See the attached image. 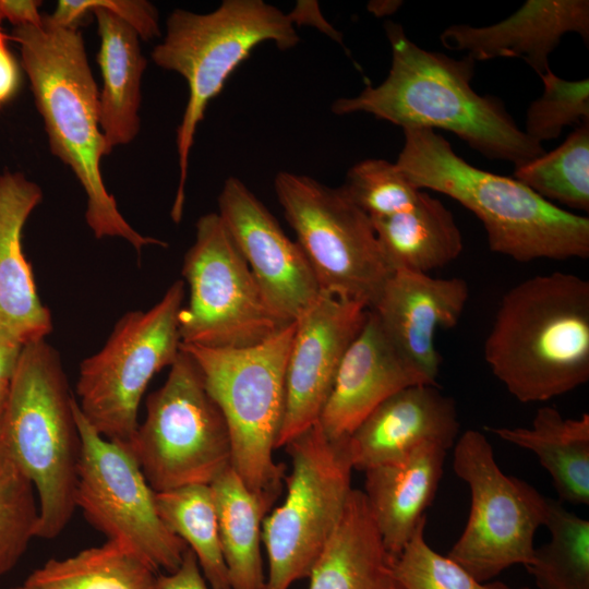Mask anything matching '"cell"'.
Masks as SVG:
<instances>
[{
    "instance_id": "6da1fadb",
    "label": "cell",
    "mask_w": 589,
    "mask_h": 589,
    "mask_svg": "<svg viewBox=\"0 0 589 589\" xmlns=\"http://www.w3.org/2000/svg\"><path fill=\"white\" fill-rule=\"evenodd\" d=\"M392 64L378 85L368 84L356 97L338 98L336 115L365 112L404 128L443 129L453 132L490 159L520 166L545 153L491 95L471 87L476 60L455 59L425 50L410 40L404 27L385 23Z\"/></svg>"
},
{
    "instance_id": "7a4b0ae2",
    "label": "cell",
    "mask_w": 589,
    "mask_h": 589,
    "mask_svg": "<svg viewBox=\"0 0 589 589\" xmlns=\"http://www.w3.org/2000/svg\"><path fill=\"white\" fill-rule=\"evenodd\" d=\"M9 38L20 47L50 151L70 167L86 194L85 219L94 236L122 238L137 252L147 245L167 247L137 232L106 189L100 160L110 153L99 127L98 88L79 28L59 25L44 14L40 25L13 27Z\"/></svg>"
},
{
    "instance_id": "3957f363",
    "label": "cell",
    "mask_w": 589,
    "mask_h": 589,
    "mask_svg": "<svg viewBox=\"0 0 589 589\" xmlns=\"http://www.w3.org/2000/svg\"><path fill=\"white\" fill-rule=\"evenodd\" d=\"M396 165L418 190L445 194L482 223L489 249L520 263L589 257V219L551 203L515 178L479 169L434 130L404 128Z\"/></svg>"
},
{
    "instance_id": "277c9868",
    "label": "cell",
    "mask_w": 589,
    "mask_h": 589,
    "mask_svg": "<svg viewBox=\"0 0 589 589\" xmlns=\"http://www.w3.org/2000/svg\"><path fill=\"white\" fill-rule=\"evenodd\" d=\"M493 375L520 402H540L589 381V281L554 272L503 296L484 342Z\"/></svg>"
},
{
    "instance_id": "5b68a950",
    "label": "cell",
    "mask_w": 589,
    "mask_h": 589,
    "mask_svg": "<svg viewBox=\"0 0 589 589\" xmlns=\"http://www.w3.org/2000/svg\"><path fill=\"white\" fill-rule=\"evenodd\" d=\"M59 352L46 339L24 346L9 383L0 438L34 484L36 538L51 540L75 507L81 437Z\"/></svg>"
},
{
    "instance_id": "8992f818",
    "label": "cell",
    "mask_w": 589,
    "mask_h": 589,
    "mask_svg": "<svg viewBox=\"0 0 589 589\" xmlns=\"http://www.w3.org/2000/svg\"><path fill=\"white\" fill-rule=\"evenodd\" d=\"M291 15L263 0H225L214 11L177 9L166 22V34L151 53L161 69L180 74L189 98L177 130L179 183L171 218L180 223L185 199L190 152L209 101L228 77L262 43L281 50L300 40Z\"/></svg>"
},
{
    "instance_id": "52a82bcc",
    "label": "cell",
    "mask_w": 589,
    "mask_h": 589,
    "mask_svg": "<svg viewBox=\"0 0 589 589\" xmlns=\"http://www.w3.org/2000/svg\"><path fill=\"white\" fill-rule=\"evenodd\" d=\"M294 322L251 347L182 345L229 430L231 467L254 493L280 495L285 466L273 457L285 409V380Z\"/></svg>"
},
{
    "instance_id": "ba28073f",
    "label": "cell",
    "mask_w": 589,
    "mask_h": 589,
    "mask_svg": "<svg viewBox=\"0 0 589 589\" xmlns=\"http://www.w3.org/2000/svg\"><path fill=\"white\" fill-rule=\"evenodd\" d=\"M291 471L284 503L262 524L268 556L263 589H289L309 578L344 515L352 491L348 437L329 438L318 421L289 441Z\"/></svg>"
},
{
    "instance_id": "9c48e42d",
    "label": "cell",
    "mask_w": 589,
    "mask_h": 589,
    "mask_svg": "<svg viewBox=\"0 0 589 589\" xmlns=\"http://www.w3.org/2000/svg\"><path fill=\"white\" fill-rule=\"evenodd\" d=\"M184 285L182 279L172 283L147 311L124 313L103 348L81 362L75 399L105 438L129 447L149 381L178 357Z\"/></svg>"
},
{
    "instance_id": "30bf717a",
    "label": "cell",
    "mask_w": 589,
    "mask_h": 589,
    "mask_svg": "<svg viewBox=\"0 0 589 589\" xmlns=\"http://www.w3.org/2000/svg\"><path fill=\"white\" fill-rule=\"evenodd\" d=\"M129 449L155 492L211 484L231 466L227 422L182 349L165 383L148 395L146 418Z\"/></svg>"
},
{
    "instance_id": "8fae6325",
    "label": "cell",
    "mask_w": 589,
    "mask_h": 589,
    "mask_svg": "<svg viewBox=\"0 0 589 589\" xmlns=\"http://www.w3.org/2000/svg\"><path fill=\"white\" fill-rule=\"evenodd\" d=\"M274 189L321 291L373 308L393 272L370 216L342 187L308 176L280 171Z\"/></svg>"
},
{
    "instance_id": "7c38bea8",
    "label": "cell",
    "mask_w": 589,
    "mask_h": 589,
    "mask_svg": "<svg viewBox=\"0 0 589 589\" xmlns=\"http://www.w3.org/2000/svg\"><path fill=\"white\" fill-rule=\"evenodd\" d=\"M182 276L190 293L179 313L182 345L245 348L289 325L266 300L218 213L196 221Z\"/></svg>"
},
{
    "instance_id": "4fadbf2b",
    "label": "cell",
    "mask_w": 589,
    "mask_h": 589,
    "mask_svg": "<svg viewBox=\"0 0 589 589\" xmlns=\"http://www.w3.org/2000/svg\"><path fill=\"white\" fill-rule=\"evenodd\" d=\"M453 447V469L469 486L470 512L447 556L481 582L513 565L530 566L534 534L546 517V497L505 474L481 432L465 431Z\"/></svg>"
},
{
    "instance_id": "5bb4252c",
    "label": "cell",
    "mask_w": 589,
    "mask_h": 589,
    "mask_svg": "<svg viewBox=\"0 0 589 589\" xmlns=\"http://www.w3.org/2000/svg\"><path fill=\"white\" fill-rule=\"evenodd\" d=\"M73 407L81 437L75 507L107 540L129 546L157 570L175 572L188 545L160 519L155 491L132 452L101 436L76 399Z\"/></svg>"
},
{
    "instance_id": "9a60e30c",
    "label": "cell",
    "mask_w": 589,
    "mask_h": 589,
    "mask_svg": "<svg viewBox=\"0 0 589 589\" xmlns=\"http://www.w3.org/2000/svg\"><path fill=\"white\" fill-rule=\"evenodd\" d=\"M368 311L360 302L322 291L294 322L276 448L318 421L341 360L363 326Z\"/></svg>"
},
{
    "instance_id": "2e32d148",
    "label": "cell",
    "mask_w": 589,
    "mask_h": 589,
    "mask_svg": "<svg viewBox=\"0 0 589 589\" xmlns=\"http://www.w3.org/2000/svg\"><path fill=\"white\" fill-rule=\"evenodd\" d=\"M218 208L271 306L286 323L296 322L322 292L298 242L236 177L226 179Z\"/></svg>"
},
{
    "instance_id": "e0dca14e",
    "label": "cell",
    "mask_w": 589,
    "mask_h": 589,
    "mask_svg": "<svg viewBox=\"0 0 589 589\" xmlns=\"http://www.w3.org/2000/svg\"><path fill=\"white\" fill-rule=\"evenodd\" d=\"M469 297L459 277L435 278L429 274L395 271L371 308L400 353L433 385L441 357L438 330L457 325Z\"/></svg>"
},
{
    "instance_id": "ac0fdd59",
    "label": "cell",
    "mask_w": 589,
    "mask_h": 589,
    "mask_svg": "<svg viewBox=\"0 0 589 589\" xmlns=\"http://www.w3.org/2000/svg\"><path fill=\"white\" fill-rule=\"evenodd\" d=\"M418 384L430 383L400 353L369 309L341 360L318 423L329 438H347L386 398Z\"/></svg>"
},
{
    "instance_id": "d6986e66",
    "label": "cell",
    "mask_w": 589,
    "mask_h": 589,
    "mask_svg": "<svg viewBox=\"0 0 589 589\" xmlns=\"http://www.w3.org/2000/svg\"><path fill=\"white\" fill-rule=\"evenodd\" d=\"M88 13L95 14L100 40L99 127L111 153L113 147L132 142L139 133L141 79L146 59L137 32L109 8L107 0H60L49 16L59 25L79 27Z\"/></svg>"
},
{
    "instance_id": "ffe728a7",
    "label": "cell",
    "mask_w": 589,
    "mask_h": 589,
    "mask_svg": "<svg viewBox=\"0 0 589 589\" xmlns=\"http://www.w3.org/2000/svg\"><path fill=\"white\" fill-rule=\"evenodd\" d=\"M459 429L454 398L437 385L408 386L381 402L350 434V461L353 469L364 472L395 461L424 443L448 450Z\"/></svg>"
},
{
    "instance_id": "44dd1931",
    "label": "cell",
    "mask_w": 589,
    "mask_h": 589,
    "mask_svg": "<svg viewBox=\"0 0 589 589\" xmlns=\"http://www.w3.org/2000/svg\"><path fill=\"white\" fill-rule=\"evenodd\" d=\"M567 33H577L588 46V0H528L489 26L450 25L440 40L447 49L467 51L476 61L520 58L541 76L550 69V53Z\"/></svg>"
},
{
    "instance_id": "7402d4cb",
    "label": "cell",
    "mask_w": 589,
    "mask_h": 589,
    "mask_svg": "<svg viewBox=\"0 0 589 589\" xmlns=\"http://www.w3.org/2000/svg\"><path fill=\"white\" fill-rule=\"evenodd\" d=\"M41 200L40 187L23 173H0V329L23 345L52 330L22 247L23 228Z\"/></svg>"
},
{
    "instance_id": "603a6c76",
    "label": "cell",
    "mask_w": 589,
    "mask_h": 589,
    "mask_svg": "<svg viewBox=\"0 0 589 589\" xmlns=\"http://www.w3.org/2000/svg\"><path fill=\"white\" fill-rule=\"evenodd\" d=\"M447 450L424 443L401 458L364 471V496L386 551L397 557L438 489Z\"/></svg>"
},
{
    "instance_id": "cb8c5ba5",
    "label": "cell",
    "mask_w": 589,
    "mask_h": 589,
    "mask_svg": "<svg viewBox=\"0 0 589 589\" xmlns=\"http://www.w3.org/2000/svg\"><path fill=\"white\" fill-rule=\"evenodd\" d=\"M363 491L352 489L344 515L309 579V589H397Z\"/></svg>"
},
{
    "instance_id": "d4e9b609",
    "label": "cell",
    "mask_w": 589,
    "mask_h": 589,
    "mask_svg": "<svg viewBox=\"0 0 589 589\" xmlns=\"http://www.w3.org/2000/svg\"><path fill=\"white\" fill-rule=\"evenodd\" d=\"M371 221L392 272L429 274L455 261L464 249L454 214L423 191L409 211Z\"/></svg>"
},
{
    "instance_id": "484cf974",
    "label": "cell",
    "mask_w": 589,
    "mask_h": 589,
    "mask_svg": "<svg viewBox=\"0 0 589 589\" xmlns=\"http://www.w3.org/2000/svg\"><path fill=\"white\" fill-rule=\"evenodd\" d=\"M502 440L536 454L561 501L589 504V414L564 418L551 406L537 410L531 428H490Z\"/></svg>"
},
{
    "instance_id": "4316f807",
    "label": "cell",
    "mask_w": 589,
    "mask_h": 589,
    "mask_svg": "<svg viewBox=\"0 0 589 589\" xmlns=\"http://www.w3.org/2000/svg\"><path fill=\"white\" fill-rule=\"evenodd\" d=\"M209 485L231 589H263L262 524L275 501L252 492L231 466Z\"/></svg>"
},
{
    "instance_id": "83f0119b",
    "label": "cell",
    "mask_w": 589,
    "mask_h": 589,
    "mask_svg": "<svg viewBox=\"0 0 589 589\" xmlns=\"http://www.w3.org/2000/svg\"><path fill=\"white\" fill-rule=\"evenodd\" d=\"M158 570L129 546L107 540L50 558L22 582L29 589H156Z\"/></svg>"
},
{
    "instance_id": "f1b7e54d",
    "label": "cell",
    "mask_w": 589,
    "mask_h": 589,
    "mask_svg": "<svg viewBox=\"0 0 589 589\" xmlns=\"http://www.w3.org/2000/svg\"><path fill=\"white\" fill-rule=\"evenodd\" d=\"M158 515L191 549L212 589H231L223 556L218 518L209 484L155 492Z\"/></svg>"
},
{
    "instance_id": "f546056e",
    "label": "cell",
    "mask_w": 589,
    "mask_h": 589,
    "mask_svg": "<svg viewBox=\"0 0 589 589\" xmlns=\"http://www.w3.org/2000/svg\"><path fill=\"white\" fill-rule=\"evenodd\" d=\"M544 526L551 539L526 567L539 589H589V520L546 497Z\"/></svg>"
},
{
    "instance_id": "4dcf8cb0",
    "label": "cell",
    "mask_w": 589,
    "mask_h": 589,
    "mask_svg": "<svg viewBox=\"0 0 589 589\" xmlns=\"http://www.w3.org/2000/svg\"><path fill=\"white\" fill-rule=\"evenodd\" d=\"M514 178L542 199L589 212V121L555 149L515 167Z\"/></svg>"
},
{
    "instance_id": "1f68e13d",
    "label": "cell",
    "mask_w": 589,
    "mask_h": 589,
    "mask_svg": "<svg viewBox=\"0 0 589 589\" xmlns=\"http://www.w3.org/2000/svg\"><path fill=\"white\" fill-rule=\"evenodd\" d=\"M38 517L34 484L0 438V578L14 568L36 538Z\"/></svg>"
},
{
    "instance_id": "d6a6232c",
    "label": "cell",
    "mask_w": 589,
    "mask_h": 589,
    "mask_svg": "<svg viewBox=\"0 0 589 589\" xmlns=\"http://www.w3.org/2000/svg\"><path fill=\"white\" fill-rule=\"evenodd\" d=\"M424 519L401 553L393 575L402 589H510L502 581L481 582L457 562L435 552L426 542Z\"/></svg>"
},
{
    "instance_id": "836d02e7",
    "label": "cell",
    "mask_w": 589,
    "mask_h": 589,
    "mask_svg": "<svg viewBox=\"0 0 589 589\" xmlns=\"http://www.w3.org/2000/svg\"><path fill=\"white\" fill-rule=\"evenodd\" d=\"M341 187L371 218L407 212L421 194L395 163L377 158L354 164Z\"/></svg>"
},
{
    "instance_id": "e575fe53",
    "label": "cell",
    "mask_w": 589,
    "mask_h": 589,
    "mask_svg": "<svg viewBox=\"0 0 589 589\" xmlns=\"http://www.w3.org/2000/svg\"><path fill=\"white\" fill-rule=\"evenodd\" d=\"M542 95L532 100L526 115V134L537 143L558 137L567 125L589 121V80H564L549 69L540 76Z\"/></svg>"
},
{
    "instance_id": "d590c367",
    "label": "cell",
    "mask_w": 589,
    "mask_h": 589,
    "mask_svg": "<svg viewBox=\"0 0 589 589\" xmlns=\"http://www.w3.org/2000/svg\"><path fill=\"white\" fill-rule=\"evenodd\" d=\"M156 589H212L203 576L191 549L184 552L180 566L172 573L158 574Z\"/></svg>"
},
{
    "instance_id": "8d00e7d4",
    "label": "cell",
    "mask_w": 589,
    "mask_h": 589,
    "mask_svg": "<svg viewBox=\"0 0 589 589\" xmlns=\"http://www.w3.org/2000/svg\"><path fill=\"white\" fill-rule=\"evenodd\" d=\"M9 39L0 22V107L16 95L21 85V67L9 49Z\"/></svg>"
},
{
    "instance_id": "74e56055",
    "label": "cell",
    "mask_w": 589,
    "mask_h": 589,
    "mask_svg": "<svg viewBox=\"0 0 589 589\" xmlns=\"http://www.w3.org/2000/svg\"><path fill=\"white\" fill-rule=\"evenodd\" d=\"M41 1L0 0V22L8 21L14 27L40 25L43 15L39 11Z\"/></svg>"
},
{
    "instance_id": "f35d334b",
    "label": "cell",
    "mask_w": 589,
    "mask_h": 589,
    "mask_svg": "<svg viewBox=\"0 0 589 589\" xmlns=\"http://www.w3.org/2000/svg\"><path fill=\"white\" fill-rule=\"evenodd\" d=\"M25 345L0 329V385L13 377Z\"/></svg>"
},
{
    "instance_id": "ab89813d",
    "label": "cell",
    "mask_w": 589,
    "mask_h": 589,
    "mask_svg": "<svg viewBox=\"0 0 589 589\" xmlns=\"http://www.w3.org/2000/svg\"><path fill=\"white\" fill-rule=\"evenodd\" d=\"M402 4V1H371L368 9L376 16L394 14Z\"/></svg>"
},
{
    "instance_id": "60d3db41",
    "label": "cell",
    "mask_w": 589,
    "mask_h": 589,
    "mask_svg": "<svg viewBox=\"0 0 589 589\" xmlns=\"http://www.w3.org/2000/svg\"><path fill=\"white\" fill-rule=\"evenodd\" d=\"M8 389H9V384L0 385V424L3 417L4 408H5Z\"/></svg>"
},
{
    "instance_id": "b9f144b4",
    "label": "cell",
    "mask_w": 589,
    "mask_h": 589,
    "mask_svg": "<svg viewBox=\"0 0 589 589\" xmlns=\"http://www.w3.org/2000/svg\"><path fill=\"white\" fill-rule=\"evenodd\" d=\"M11 589H29V588H27L25 585L21 584V585L15 586V587H13Z\"/></svg>"
},
{
    "instance_id": "7bdbcfd3",
    "label": "cell",
    "mask_w": 589,
    "mask_h": 589,
    "mask_svg": "<svg viewBox=\"0 0 589 589\" xmlns=\"http://www.w3.org/2000/svg\"><path fill=\"white\" fill-rule=\"evenodd\" d=\"M397 589H402V588L398 585Z\"/></svg>"
},
{
    "instance_id": "ee69618b",
    "label": "cell",
    "mask_w": 589,
    "mask_h": 589,
    "mask_svg": "<svg viewBox=\"0 0 589 589\" xmlns=\"http://www.w3.org/2000/svg\"><path fill=\"white\" fill-rule=\"evenodd\" d=\"M521 589H529V588H528V587H524V588H521Z\"/></svg>"
}]
</instances>
